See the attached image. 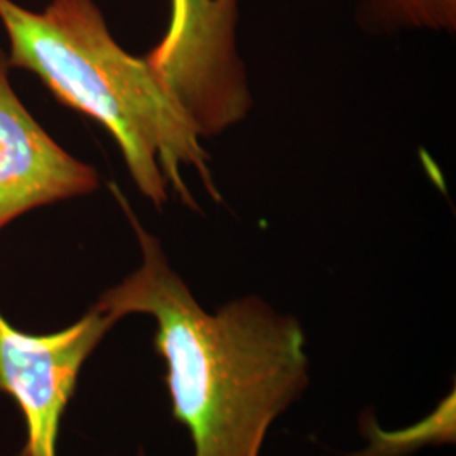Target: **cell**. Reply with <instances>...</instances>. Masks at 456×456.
Wrapping results in <instances>:
<instances>
[{
    "label": "cell",
    "instance_id": "6da1fadb",
    "mask_svg": "<svg viewBox=\"0 0 456 456\" xmlns=\"http://www.w3.org/2000/svg\"><path fill=\"white\" fill-rule=\"evenodd\" d=\"M110 188L142 259L95 308L115 322L129 314L156 322L154 343L166 365L173 416L190 431L195 456H261L273 423L310 384L303 326L259 296L203 310L159 240L120 190Z\"/></svg>",
    "mask_w": 456,
    "mask_h": 456
},
{
    "label": "cell",
    "instance_id": "7a4b0ae2",
    "mask_svg": "<svg viewBox=\"0 0 456 456\" xmlns=\"http://www.w3.org/2000/svg\"><path fill=\"white\" fill-rule=\"evenodd\" d=\"M11 68L29 69L66 107L100 122L114 137L132 180L161 208L167 186L198 208L183 169L193 167L220 200L201 137L147 63L109 31L94 0H53L43 12L0 0Z\"/></svg>",
    "mask_w": 456,
    "mask_h": 456
},
{
    "label": "cell",
    "instance_id": "3957f363",
    "mask_svg": "<svg viewBox=\"0 0 456 456\" xmlns=\"http://www.w3.org/2000/svg\"><path fill=\"white\" fill-rule=\"evenodd\" d=\"M237 22L239 0H171L167 31L146 56L201 139L239 124L252 107Z\"/></svg>",
    "mask_w": 456,
    "mask_h": 456
},
{
    "label": "cell",
    "instance_id": "277c9868",
    "mask_svg": "<svg viewBox=\"0 0 456 456\" xmlns=\"http://www.w3.org/2000/svg\"><path fill=\"white\" fill-rule=\"evenodd\" d=\"M117 322L95 306L49 335L24 333L0 314V392L22 411L28 440L20 456H58V435L83 363Z\"/></svg>",
    "mask_w": 456,
    "mask_h": 456
},
{
    "label": "cell",
    "instance_id": "5b68a950",
    "mask_svg": "<svg viewBox=\"0 0 456 456\" xmlns=\"http://www.w3.org/2000/svg\"><path fill=\"white\" fill-rule=\"evenodd\" d=\"M0 49V230L37 207L94 193L97 171L49 137L9 82Z\"/></svg>",
    "mask_w": 456,
    "mask_h": 456
},
{
    "label": "cell",
    "instance_id": "8992f818",
    "mask_svg": "<svg viewBox=\"0 0 456 456\" xmlns=\"http://www.w3.org/2000/svg\"><path fill=\"white\" fill-rule=\"evenodd\" d=\"M455 421V391L448 394L438 408L419 423L404 429H380L372 416H365L362 433L367 446L354 456H408L429 444H453Z\"/></svg>",
    "mask_w": 456,
    "mask_h": 456
},
{
    "label": "cell",
    "instance_id": "52a82bcc",
    "mask_svg": "<svg viewBox=\"0 0 456 456\" xmlns=\"http://www.w3.org/2000/svg\"><path fill=\"white\" fill-rule=\"evenodd\" d=\"M369 20L386 29H426L453 33L456 0H363Z\"/></svg>",
    "mask_w": 456,
    "mask_h": 456
},
{
    "label": "cell",
    "instance_id": "ba28073f",
    "mask_svg": "<svg viewBox=\"0 0 456 456\" xmlns=\"http://www.w3.org/2000/svg\"><path fill=\"white\" fill-rule=\"evenodd\" d=\"M141 456H142V455H141Z\"/></svg>",
    "mask_w": 456,
    "mask_h": 456
}]
</instances>
